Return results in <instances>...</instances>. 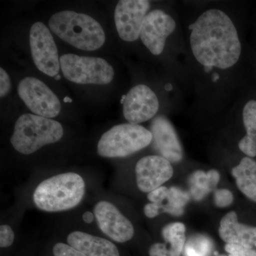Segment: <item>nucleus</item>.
Wrapping results in <instances>:
<instances>
[{"instance_id": "23", "label": "nucleus", "mask_w": 256, "mask_h": 256, "mask_svg": "<svg viewBox=\"0 0 256 256\" xmlns=\"http://www.w3.org/2000/svg\"><path fill=\"white\" fill-rule=\"evenodd\" d=\"M225 250L228 252V256H256V249L237 244H226L225 246Z\"/></svg>"}, {"instance_id": "33", "label": "nucleus", "mask_w": 256, "mask_h": 256, "mask_svg": "<svg viewBox=\"0 0 256 256\" xmlns=\"http://www.w3.org/2000/svg\"><path fill=\"white\" fill-rule=\"evenodd\" d=\"M224 256V255H220V256Z\"/></svg>"}, {"instance_id": "4", "label": "nucleus", "mask_w": 256, "mask_h": 256, "mask_svg": "<svg viewBox=\"0 0 256 256\" xmlns=\"http://www.w3.org/2000/svg\"><path fill=\"white\" fill-rule=\"evenodd\" d=\"M64 136L60 122L36 114L20 116L10 139L13 148L23 154H31L46 144L60 141Z\"/></svg>"}, {"instance_id": "2", "label": "nucleus", "mask_w": 256, "mask_h": 256, "mask_svg": "<svg viewBox=\"0 0 256 256\" xmlns=\"http://www.w3.org/2000/svg\"><path fill=\"white\" fill-rule=\"evenodd\" d=\"M84 178L74 172L55 175L42 182L33 194L38 210L58 212L78 206L85 194Z\"/></svg>"}, {"instance_id": "14", "label": "nucleus", "mask_w": 256, "mask_h": 256, "mask_svg": "<svg viewBox=\"0 0 256 256\" xmlns=\"http://www.w3.org/2000/svg\"><path fill=\"white\" fill-rule=\"evenodd\" d=\"M150 131L152 134V146L159 156L171 163H178L182 160V146L169 120L163 116L154 118Z\"/></svg>"}, {"instance_id": "31", "label": "nucleus", "mask_w": 256, "mask_h": 256, "mask_svg": "<svg viewBox=\"0 0 256 256\" xmlns=\"http://www.w3.org/2000/svg\"><path fill=\"white\" fill-rule=\"evenodd\" d=\"M64 101L65 102H72V99H70V98H68V97L64 98Z\"/></svg>"}, {"instance_id": "9", "label": "nucleus", "mask_w": 256, "mask_h": 256, "mask_svg": "<svg viewBox=\"0 0 256 256\" xmlns=\"http://www.w3.org/2000/svg\"><path fill=\"white\" fill-rule=\"evenodd\" d=\"M150 3L146 0H121L114 10V22L118 33L126 42L136 41L150 9Z\"/></svg>"}, {"instance_id": "26", "label": "nucleus", "mask_w": 256, "mask_h": 256, "mask_svg": "<svg viewBox=\"0 0 256 256\" xmlns=\"http://www.w3.org/2000/svg\"><path fill=\"white\" fill-rule=\"evenodd\" d=\"M14 240V234L8 225L0 226V247L8 248L12 245Z\"/></svg>"}, {"instance_id": "28", "label": "nucleus", "mask_w": 256, "mask_h": 256, "mask_svg": "<svg viewBox=\"0 0 256 256\" xmlns=\"http://www.w3.org/2000/svg\"><path fill=\"white\" fill-rule=\"evenodd\" d=\"M144 213L148 218H152L159 215L162 212L159 205L154 203H150L144 206Z\"/></svg>"}, {"instance_id": "17", "label": "nucleus", "mask_w": 256, "mask_h": 256, "mask_svg": "<svg viewBox=\"0 0 256 256\" xmlns=\"http://www.w3.org/2000/svg\"><path fill=\"white\" fill-rule=\"evenodd\" d=\"M184 224L176 222L165 226L162 230L164 244L156 242L150 248V256H180L184 248Z\"/></svg>"}, {"instance_id": "25", "label": "nucleus", "mask_w": 256, "mask_h": 256, "mask_svg": "<svg viewBox=\"0 0 256 256\" xmlns=\"http://www.w3.org/2000/svg\"><path fill=\"white\" fill-rule=\"evenodd\" d=\"M170 190L166 186H160L154 191L150 192L148 195V200L151 203L162 205L169 197Z\"/></svg>"}, {"instance_id": "29", "label": "nucleus", "mask_w": 256, "mask_h": 256, "mask_svg": "<svg viewBox=\"0 0 256 256\" xmlns=\"http://www.w3.org/2000/svg\"><path fill=\"white\" fill-rule=\"evenodd\" d=\"M94 216H94V214H92V212H86L82 214V220L86 224H90L94 222Z\"/></svg>"}, {"instance_id": "18", "label": "nucleus", "mask_w": 256, "mask_h": 256, "mask_svg": "<svg viewBox=\"0 0 256 256\" xmlns=\"http://www.w3.org/2000/svg\"><path fill=\"white\" fill-rule=\"evenodd\" d=\"M232 175L237 186L244 194L256 202V162L250 158H242L233 168Z\"/></svg>"}, {"instance_id": "10", "label": "nucleus", "mask_w": 256, "mask_h": 256, "mask_svg": "<svg viewBox=\"0 0 256 256\" xmlns=\"http://www.w3.org/2000/svg\"><path fill=\"white\" fill-rule=\"evenodd\" d=\"M175 28L174 18L162 10H154L146 15L140 37L152 54L160 55L164 50L166 38Z\"/></svg>"}, {"instance_id": "32", "label": "nucleus", "mask_w": 256, "mask_h": 256, "mask_svg": "<svg viewBox=\"0 0 256 256\" xmlns=\"http://www.w3.org/2000/svg\"><path fill=\"white\" fill-rule=\"evenodd\" d=\"M54 78L56 79V80H60V75H57V76H56L54 77Z\"/></svg>"}, {"instance_id": "30", "label": "nucleus", "mask_w": 256, "mask_h": 256, "mask_svg": "<svg viewBox=\"0 0 256 256\" xmlns=\"http://www.w3.org/2000/svg\"><path fill=\"white\" fill-rule=\"evenodd\" d=\"M218 78H220V76H218V74H213V79H212V80H213V82H216V80H218Z\"/></svg>"}, {"instance_id": "13", "label": "nucleus", "mask_w": 256, "mask_h": 256, "mask_svg": "<svg viewBox=\"0 0 256 256\" xmlns=\"http://www.w3.org/2000/svg\"><path fill=\"white\" fill-rule=\"evenodd\" d=\"M137 185L142 192L154 191L168 182L174 174L171 162L159 156L142 158L136 166Z\"/></svg>"}, {"instance_id": "22", "label": "nucleus", "mask_w": 256, "mask_h": 256, "mask_svg": "<svg viewBox=\"0 0 256 256\" xmlns=\"http://www.w3.org/2000/svg\"><path fill=\"white\" fill-rule=\"evenodd\" d=\"M234 201L233 194L228 190L220 188L214 192V204L220 208H225L230 206Z\"/></svg>"}, {"instance_id": "19", "label": "nucleus", "mask_w": 256, "mask_h": 256, "mask_svg": "<svg viewBox=\"0 0 256 256\" xmlns=\"http://www.w3.org/2000/svg\"><path fill=\"white\" fill-rule=\"evenodd\" d=\"M242 120L246 136L238 143L240 151L250 158L256 156V101L250 100L242 110Z\"/></svg>"}, {"instance_id": "1", "label": "nucleus", "mask_w": 256, "mask_h": 256, "mask_svg": "<svg viewBox=\"0 0 256 256\" xmlns=\"http://www.w3.org/2000/svg\"><path fill=\"white\" fill-rule=\"evenodd\" d=\"M193 54L206 72L214 67L226 69L238 62L242 44L233 22L223 11L204 12L190 26Z\"/></svg>"}, {"instance_id": "8", "label": "nucleus", "mask_w": 256, "mask_h": 256, "mask_svg": "<svg viewBox=\"0 0 256 256\" xmlns=\"http://www.w3.org/2000/svg\"><path fill=\"white\" fill-rule=\"evenodd\" d=\"M18 94L25 105L36 116L52 118L62 110L57 96L44 82L34 77H26L20 82Z\"/></svg>"}, {"instance_id": "5", "label": "nucleus", "mask_w": 256, "mask_h": 256, "mask_svg": "<svg viewBox=\"0 0 256 256\" xmlns=\"http://www.w3.org/2000/svg\"><path fill=\"white\" fill-rule=\"evenodd\" d=\"M152 140L149 130L139 124H118L101 136L98 153L104 158H124L144 149Z\"/></svg>"}, {"instance_id": "6", "label": "nucleus", "mask_w": 256, "mask_h": 256, "mask_svg": "<svg viewBox=\"0 0 256 256\" xmlns=\"http://www.w3.org/2000/svg\"><path fill=\"white\" fill-rule=\"evenodd\" d=\"M60 65L66 78L78 84L106 85L114 78V70L104 58L64 54Z\"/></svg>"}, {"instance_id": "24", "label": "nucleus", "mask_w": 256, "mask_h": 256, "mask_svg": "<svg viewBox=\"0 0 256 256\" xmlns=\"http://www.w3.org/2000/svg\"><path fill=\"white\" fill-rule=\"evenodd\" d=\"M53 252L54 256H86L68 244L63 242L56 244L54 246Z\"/></svg>"}, {"instance_id": "20", "label": "nucleus", "mask_w": 256, "mask_h": 256, "mask_svg": "<svg viewBox=\"0 0 256 256\" xmlns=\"http://www.w3.org/2000/svg\"><path fill=\"white\" fill-rule=\"evenodd\" d=\"M220 180V175L216 170H210L204 173L197 171L192 175L190 183L194 196L196 200L202 198L206 193L216 186Z\"/></svg>"}, {"instance_id": "3", "label": "nucleus", "mask_w": 256, "mask_h": 256, "mask_svg": "<svg viewBox=\"0 0 256 256\" xmlns=\"http://www.w3.org/2000/svg\"><path fill=\"white\" fill-rule=\"evenodd\" d=\"M48 26L56 36L79 50H97L106 42L104 28L87 14L60 12L50 16Z\"/></svg>"}, {"instance_id": "11", "label": "nucleus", "mask_w": 256, "mask_h": 256, "mask_svg": "<svg viewBox=\"0 0 256 256\" xmlns=\"http://www.w3.org/2000/svg\"><path fill=\"white\" fill-rule=\"evenodd\" d=\"M94 212L101 232L114 242H124L132 238L134 229L132 223L112 203L98 202Z\"/></svg>"}, {"instance_id": "12", "label": "nucleus", "mask_w": 256, "mask_h": 256, "mask_svg": "<svg viewBox=\"0 0 256 256\" xmlns=\"http://www.w3.org/2000/svg\"><path fill=\"white\" fill-rule=\"evenodd\" d=\"M159 110L156 94L146 85L136 86L126 96L124 117L130 124H138L152 118Z\"/></svg>"}, {"instance_id": "15", "label": "nucleus", "mask_w": 256, "mask_h": 256, "mask_svg": "<svg viewBox=\"0 0 256 256\" xmlns=\"http://www.w3.org/2000/svg\"><path fill=\"white\" fill-rule=\"evenodd\" d=\"M218 234L224 242L250 248H256V227L240 224L236 213L230 212L220 222Z\"/></svg>"}, {"instance_id": "7", "label": "nucleus", "mask_w": 256, "mask_h": 256, "mask_svg": "<svg viewBox=\"0 0 256 256\" xmlns=\"http://www.w3.org/2000/svg\"><path fill=\"white\" fill-rule=\"evenodd\" d=\"M32 56L36 68L50 77L58 75L60 60L53 36L48 28L38 22L32 25L30 33Z\"/></svg>"}, {"instance_id": "21", "label": "nucleus", "mask_w": 256, "mask_h": 256, "mask_svg": "<svg viewBox=\"0 0 256 256\" xmlns=\"http://www.w3.org/2000/svg\"><path fill=\"white\" fill-rule=\"evenodd\" d=\"M212 247V242L208 237L203 235L194 236L185 244L184 256H210Z\"/></svg>"}, {"instance_id": "16", "label": "nucleus", "mask_w": 256, "mask_h": 256, "mask_svg": "<svg viewBox=\"0 0 256 256\" xmlns=\"http://www.w3.org/2000/svg\"><path fill=\"white\" fill-rule=\"evenodd\" d=\"M67 242L86 256H120L114 242L85 232H72L67 237Z\"/></svg>"}, {"instance_id": "27", "label": "nucleus", "mask_w": 256, "mask_h": 256, "mask_svg": "<svg viewBox=\"0 0 256 256\" xmlns=\"http://www.w3.org/2000/svg\"><path fill=\"white\" fill-rule=\"evenodd\" d=\"M0 96L4 97L10 92L11 84L9 75L2 68H0Z\"/></svg>"}]
</instances>
